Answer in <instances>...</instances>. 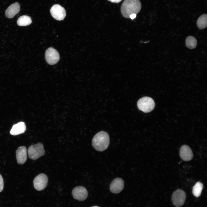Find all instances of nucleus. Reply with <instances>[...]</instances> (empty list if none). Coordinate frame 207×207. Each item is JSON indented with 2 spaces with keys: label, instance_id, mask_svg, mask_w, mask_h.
<instances>
[{
  "label": "nucleus",
  "instance_id": "7ed1b4c3",
  "mask_svg": "<svg viewBox=\"0 0 207 207\" xmlns=\"http://www.w3.org/2000/svg\"><path fill=\"white\" fill-rule=\"evenodd\" d=\"M28 152L29 158L33 160L39 158L45 153L43 145L41 143H38L29 146L28 150Z\"/></svg>",
  "mask_w": 207,
  "mask_h": 207
},
{
  "label": "nucleus",
  "instance_id": "f257e3e1",
  "mask_svg": "<svg viewBox=\"0 0 207 207\" xmlns=\"http://www.w3.org/2000/svg\"><path fill=\"white\" fill-rule=\"evenodd\" d=\"M141 8V3L139 0H124L122 4L120 11L124 17L130 18L132 14H137Z\"/></svg>",
  "mask_w": 207,
  "mask_h": 207
},
{
  "label": "nucleus",
  "instance_id": "0eeeda50",
  "mask_svg": "<svg viewBox=\"0 0 207 207\" xmlns=\"http://www.w3.org/2000/svg\"><path fill=\"white\" fill-rule=\"evenodd\" d=\"M48 182L47 176L44 173H41L37 176L33 181L34 188L38 191L44 189L47 186Z\"/></svg>",
  "mask_w": 207,
  "mask_h": 207
},
{
  "label": "nucleus",
  "instance_id": "6ab92c4d",
  "mask_svg": "<svg viewBox=\"0 0 207 207\" xmlns=\"http://www.w3.org/2000/svg\"><path fill=\"white\" fill-rule=\"evenodd\" d=\"M4 183L3 178L0 174V192H1L3 188Z\"/></svg>",
  "mask_w": 207,
  "mask_h": 207
},
{
  "label": "nucleus",
  "instance_id": "f03ea898",
  "mask_svg": "<svg viewBox=\"0 0 207 207\" xmlns=\"http://www.w3.org/2000/svg\"><path fill=\"white\" fill-rule=\"evenodd\" d=\"M110 138L106 132L101 131L97 133L93 137L92 145L96 150L101 152L106 149L109 144Z\"/></svg>",
  "mask_w": 207,
  "mask_h": 207
},
{
  "label": "nucleus",
  "instance_id": "a211bd4d",
  "mask_svg": "<svg viewBox=\"0 0 207 207\" xmlns=\"http://www.w3.org/2000/svg\"><path fill=\"white\" fill-rule=\"evenodd\" d=\"M186 46L189 49L195 48L197 45V42L196 39L193 36H189L185 40Z\"/></svg>",
  "mask_w": 207,
  "mask_h": 207
},
{
  "label": "nucleus",
  "instance_id": "2eb2a0df",
  "mask_svg": "<svg viewBox=\"0 0 207 207\" xmlns=\"http://www.w3.org/2000/svg\"><path fill=\"white\" fill-rule=\"evenodd\" d=\"M32 22V20L30 17L26 15H23L18 18L17 24L19 26H26L30 24Z\"/></svg>",
  "mask_w": 207,
  "mask_h": 207
},
{
  "label": "nucleus",
  "instance_id": "6e6552de",
  "mask_svg": "<svg viewBox=\"0 0 207 207\" xmlns=\"http://www.w3.org/2000/svg\"><path fill=\"white\" fill-rule=\"evenodd\" d=\"M50 12L52 17L58 20H63L66 16L65 9L59 4L53 5L50 9Z\"/></svg>",
  "mask_w": 207,
  "mask_h": 207
},
{
  "label": "nucleus",
  "instance_id": "20e7f679",
  "mask_svg": "<svg viewBox=\"0 0 207 207\" xmlns=\"http://www.w3.org/2000/svg\"><path fill=\"white\" fill-rule=\"evenodd\" d=\"M139 109L144 112L147 113L152 110L155 106L154 100L148 97H144L139 99L137 103Z\"/></svg>",
  "mask_w": 207,
  "mask_h": 207
},
{
  "label": "nucleus",
  "instance_id": "423d86ee",
  "mask_svg": "<svg viewBox=\"0 0 207 207\" xmlns=\"http://www.w3.org/2000/svg\"><path fill=\"white\" fill-rule=\"evenodd\" d=\"M45 57L47 63L53 65L56 64L60 60V55L58 51L52 47H49L45 51Z\"/></svg>",
  "mask_w": 207,
  "mask_h": 207
},
{
  "label": "nucleus",
  "instance_id": "f8f14e48",
  "mask_svg": "<svg viewBox=\"0 0 207 207\" xmlns=\"http://www.w3.org/2000/svg\"><path fill=\"white\" fill-rule=\"evenodd\" d=\"M16 154L18 163L20 164L24 163L27 158L26 147L25 146L19 147L16 151Z\"/></svg>",
  "mask_w": 207,
  "mask_h": 207
},
{
  "label": "nucleus",
  "instance_id": "412c9836",
  "mask_svg": "<svg viewBox=\"0 0 207 207\" xmlns=\"http://www.w3.org/2000/svg\"><path fill=\"white\" fill-rule=\"evenodd\" d=\"M136 16V14H133L131 15L130 16V18L132 20H133L135 18Z\"/></svg>",
  "mask_w": 207,
  "mask_h": 207
},
{
  "label": "nucleus",
  "instance_id": "39448f33",
  "mask_svg": "<svg viewBox=\"0 0 207 207\" xmlns=\"http://www.w3.org/2000/svg\"><path fill=\"white\" fill-rule=\"evenodd\" d=\"M186 199V194L183 190L178 189L175 191L172 196L173 204L176 207H180L184 204Z\"/></svg>",
  "mask_w": 207,
  "mask_h": 207
},
{
  "label": "nucleus",
  "instance_id": "9d476101",
  "mask_svg": "<svg viewBox=\"0 0 207 207\" xmlns=\"http://www.w3.org/2000/svg\"><path fill=\"white\" fill-rule=\"evenodd\" d=\"M124 186L123 180L121 178H117L111 182L110 187V190L113 193H118L123 190Z\"/></svg>",
  "mask_w": 207,
  "mask_h": 207
},
{
  "label": "nucleus",
  "instance_id": "9b49d317",
  "mask_svg": "<svg viewBox=\"0 0 207 207\" xmlns=\"http://www.w3.org/2000/svg\"><path fill=\"white\" fill-rule=\"evenodd\" d=\"M180 156L181 158L185 161L191 160L193 157L192 152L190 147L186 145H183L180 150Z\"/></svg>",
  "mask_w": 207,
  "mask_h": 207
},
{
  "label": "nucleus",
  "instance_id": "4468645a",
  "mask_svg": "<svg viewBox=\"0 0 207 207\" xmlns=\"http://www.w3.org/2000/svg\"><path fill=\"white\" fill-rule=\"evenodd\" d=\"M26 130L25 123L23 122H20L13 126L10 133L12 135H16L24 133Z\"/></svg>",
  "mask_w": 207,
  "mask_h": 207
},
{
  "label": "nucleus",
  "instance_id": "ddd939ff",
  "mask_svg": "<svg viewBox=\"0 0 207 207\" xmlns=\"http://www.w3.org/2000/svg\"><path fill=\"white\" fill-rule=\"evenodd\" d=\"M20 6L18 2H15L10 5L6 10L5 14L8 18H11L19 12Z\"/></svg>",
  "mask_w": 207,
  "mask_h": 207
},
{
  "label": "nucleus",
  "instance_id": "f3484780",
  "mask_svg": "<svg viewBox=\"0 0 207 207\" xmlns=\"http://www.w3.org/2000/svg\"><path fill=\"white\" fill-rule=\"evenodd\" d=\"M203 187V184L200 182H197L193 188L192 193L196 197H199L201 194Z\"/></svg>",
  "mask_w": 207,
  "mask_h": 207
},
{
  "label": "nucleus",
  "instance_id": "aec40b11",
  "mask_svg": "<svg viewBox=\"0 0 207 207\" xmlns=\"http://www.w3.org/2000/svg\"><path fill=\"white\" fill-rule=\"evenodd\" d=\"M108 1H110L112 3H118L122 1V0H108Z\"/></svg>",
  "mask_w": 207,
  "mask_h": 207
},
{
  "label": "nucleus",
  "instance_id": "1a4fd4ad",
  "mask_svg": "<svg viewBox=\"0 0 207 207\" xmlns=\"http://www.w3.org/2000/svg\"><path fill=\"white\" fill-rule=\"evenodd\" d=\"M72 195L73 198L80 201L85 200L88 196V192L86 189L82 186H77L72 190Z\"/></svg>",
  "mask_w": 207,
  "mask_h": 207
},
{
  "label": "nucleus",
  "instance_id": "4be33fe9",
  "mask_svg": "<svg viewBox=\"0 0 207 207\" xmlns=\"http://www.w3.org/2000/svg\"><path fill=\"white\" fill-rule=\"evenodd\" d=\"M99 207L96 206H93V207Z\"/></svg>",
  "mask_w": 207,
  "mask_h": 207
},
{
  "label": "nucleus",
  "instance_id": "dca6fc26",
  "mask_svg": "<svg viewBox=\"0 0 207 207\" xmlns=\"http://www.w3.org/2000/svg\"><path fill=\"white\" fill-rule=\"evenodd\" d=\"M197 24L198 28L203 29L206 28L207 25V15L204 14L201 15L198 19Z\"/></svg>",
  "mask_w": 207,
  "mask_h": 207
}]
</instances>
